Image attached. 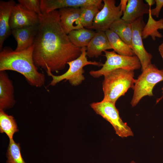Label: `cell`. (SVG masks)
<instances>
[{
  "mask_svg": "<svg viewBox=\"0 0 163 163\" xmlns=\"http://www.w3.org/2000/svg\"><path fill=\"white\" fill-rule=\"evenodd\" d=\"M38 15L33 60L36 66L43 69L49 76L64 69L68 62L79 57L81 48L72 43L64 30L58 10Z\"/></svg>",
  "mask_w": 163,
  "mask_h": 163,
  "instance_id": "cell-1",
  "label": "cell"
},
{
  "mask_svg": "<svg viewBox=\"0 0 163 163\" xmlns=\"http://www.w3.org/2000/svg\"><path fill=\"white\" fill-rule=\"evenodd\" d=\"M33 44L21 51L5 46L0 52V71L11 70L22 75L31 85L41 87L45 84L44 74L39 72L33 60Z\"/></svg>",
  "mask_w": 163,
  "mask_h": 163,
  "instance_id": "cell-2",
  "label": "cell"
},
{
  "mask_svg": "<svg viewBox=\"0 0 163 163\" xmlns=\"http://www.w3.org/2000/svg\"><path fill=\"white\" fill-rule=\"evenodd\" d=\"M134 71L118 69L104 75L102 82L103 100L115 104L118 98L124 95L129 89H133L136 81Z\"/></svg>",
  "mask_w": 163,
  "mask_h": 163,
  "instance_id": "cell-3",
  "label": "cell"
},
{
  "mask_svg": "<svg viewBox=\"0 0 163 163\" xmlns=\"http://www.w3.org/2000/svg\"><path fill=\"white\" fill-rule=\"evenodd\" d=\"M163 81V69H159L155 65L150 64L136 79L133 94L130 104L135 107L143 97L153 95L155 85Z\"/></svg>",
  "mask_w": 163,
  "mask_h": 163,
  "instance_id": "cell-4",
  "label": "cell"
},
{
  "mask_svg": "<svg viewBox=\"0 0 163 163\" xmlns=\"http://www.w3.org/2000/svg\"><path fill=\"white\" fill-rule=\"evenodd\" d=\"M81 53L77 58L68 62L69 68L65 73L59 75H55L51 73L49 76L52 78L49 85L54 86L59 82L65 80L68 81L72 85L76 86L81 83L85 79L83 75L85 71L83 67L88 65L101 66L103 64L96 61H89L86 53V47L81 48Z\"/></svg>",
  "mask_w": 163,
  "mask_h": 163,
  "instance_id": "cell-5",
  "label": "cell"
},
{
  "mask_svg": "<svg viewBox=\"0 0 163 163\" xmlns=\"http://www.w3.org/2000/svg\"><path fill=\"white\" fill-rule=\"evenodd\" d=\"M106 60L102 68L97 70L90 71V74L94 78H98L112 71L118 69L133 70L141 67L140 61L136 55L130 56L121 55L114 51H104Z\"/></svg>",
  "mask_w": 163,
  "mask_h": 163,
  "instance_id": "cell-6",
  "label": "cell"
},
{
  "mask_svg": "<svg viewBox=\"0 0 163 163\" xmlns=\"http://www.w3.org/2000/svg\"><path fill=\"white\" fill-rule=\"evenodd\" d=\"M90 106L97 114L112 125L118 136L124 138L133 136L130 128L120 117L115 104L103 100L100 102L92 103Z\"/></svg>",
  "mask_w": 163,
  "mask_h": 163,
  "instance_id": "cell-7",
  "label": "cell"
},
{
  "mask_svg": "<svg viewBox=\"0 0 163 163\" xmlns=\"http://www.w3.org/2000/svg\"><path fill=\"white\" fill-rule=\"evenodd\" d=\"M103 8L97 13L93 20L92 26L88 29L97 31L105 32L109 29L111 25L120 19L123 15L120 4L116 5L115 0H103Z\"/></svg>",
  "mask_w": 163,
  "mask_h": 163,
  "instance_id": "cell-8",
  "label": "cell"
},
{
  "mask_svg": "<svg viewBox=\"0 0 163 163\" xmlns=\"http://www.w3.org/2000/svg\"><path fill=\"white\" fill-rule=\"evenodd\" d=\"M143 17L140 18L131 24L132 37L131 47L135 55L139 59L142 72L151 64L152 55L148 52L144 46L142 32L145 25Z\"/></svg>",
  "mask_w": 163,
  "mask_h": 163,
  "instance_id": "cell-9",
  "label": "cell"
},
{
  "mask_svg": "<svg viewBox=\"0 0 163 163\" xmlns=\"http://www.w3.org/2000/svg\"><path fill=\"white\" fill-rule=\"evenodd\" d=\"M39 23L38 15L20 4L14 7L10 20V26L13 30L29 26H37Z\"/></svg>",
  "mask_w": 163,
  "mask_h": 163,
  "instance_id": "cell-10",
  "label": "cell"
},
{
  "mask_svg": "<svg viewBox=\"0 0 163 163\" xmlns=\"http://www.w3.org/2000/svg\"><path fill=\"white\" fill-rule=\"evenodd\" d=\"M42 13H47L61 8H80L82 6L95 5L103 7L101 0H40Z\"/></svg>",
  "mask_w": 163,
  "mask_h": 163,
  "instance_id": "cell-11",
  "label": "cell"
},
{
  "mask_svg": "<svg viewBox=\"0 0 163 163\" xmlns=\"http://www.w3.org/2000/svg\"><path fill=\"white\" fill-rule=\"evenodd\" d=\"M58 11L60 24L66 34L84 27L80 20V8H64Z\"/></svg>",
  "mask_w": 163,
  "mask_h": 163,
  "instance_id": "cell-12",
  "label": "cell"
},
{
  "mask_svg": "<svg viewBox=\"0 0 163 163\" xmlns=\"http://www.w3.org/2000/svg\"><path fill=\"white\" fill-rule=\"evenodd\" d=\"M15 102L12 82L6 71H0V110L11 108Z\"/></svg>",
  "mask_w": 163,
  "mask_h": 163,
  "instance_id": "cell-13",
  "label": "cell"
},
{
  "mask_svg": "<svg viewBox=\"0 0 163 163\" xmlns=\"http://www.w3.org/2000/svg\"><path fill=\"white\" fill-rule=\"evenodd\" d=\"M16 5L13 0L0 1V51L5 40L11 34L10 20L12 9Z\"/></svg>",
  "mask_w": 163,
  "mask_h": 163,
  "instance_id": "cell-14",
  "label": "cell"
},
{
  "mask_svg": "<svg viewBox=\"0 0 163 163\" xmlns=\"http://www.w3.org/2000/svg\"><path fill=\"white\" fill-rule=\"evenodd\" d=\"M37 30L38 26H27L12 30L11 34L17 42L15 50H24L34 44Z\"/></svg>",
  "mask_w": 163,
  "mask_h": 163,
  "instance_id": "cell-15",
  "label": "cell"
},
{
  "mask_svg": "<svg viewBox=\"0 0 163 163\" xmlns=\"http://www.w3.org/2000/svg\"><path fill=\"white\" fill-rule=\"evenodd\" d=\"M111 49L105 32L97 31L86 47L87 56L90 58H97L103 52Z\"/></svg>",
  "mask_w": 163,
  "mask_h": 163,
  "instance_id": "cell-16",
  "label": "cell"
},
{
  "mask_svg": "<svg viewBox=\"0 0 163 163\" xmlns=\"http://www.w3.org/2000/svg\"><path fill=\"white\" fill-rule=\"evenodd\" d=\"M150 8L142 0H128L126 9L121 18L132 24L144 14H149Z\"/></svg>",
  "mask_w": 163,
  "mask_h": 163,
  "instance_id": "cell-17",
  "label": "cell"
},
{
  "mask_svg": "<svg viewBox=\"0 0 163 163\" xmlns=\"http://www.w3.org/2000/svg\"><path fill=\"white\" fill-rule=\"evenodd\" d=\"M96 32L84 27L74 30L68 35L72 43L76 47H86Z\"/></svg>",
  "mask_w": 163,
  "mask_h": 163,
  "instance_id": "cell-18",
  "label": "cell"
},
{
  "mask_svg": "<svg viewBox=\"0 0 163 163\" xmlns=\"http://www.w3.org/2000/svg\"><path fill=\"white\" fill-rule=\"evenodd\" d=\"M105 32L112 49L116 53L124 56L135 55L131 47L122 40L116 33L110 29Z\"/></svg>",
  "mask_w": 163,
  "mask_h": 163,
  "instance_id": "cell-19",
  "label": "cell"
},
{
  "mask_svg": "<svg viewBox=\"0 0 163 163\" xmlns=\"http://www.w3.org/2000/svg\"><path fill=\"white\" fill-rule=\"evenodd\" d=\"M150 8L149 13L148 19L147 23L145 24L142 30V36L143 39H146L150 36L153 40L156 37L161 38L162 35L158 31L159 29H163V18L156 21L154 19L150 12Z\"/></svg>",
  "mask_w": 163,
  "mask_h": 163,
  "instance_id": "cell-20",
  "label": "cell"
},
{
  "mask_svg": "<svg viewBox=\"0 0 163 163\" xmlns=\"http://www.w3.org/2000/svg\"><path fill=\"white\" fill-rule=\"evenodd\" d=\"M109 29L116 33L122 40L131 47L132 37L131 24L120 18L115 21L111 25Z\"/></svg>",
  "mask_w": 163,
  "mask_h": 163,
  "instance_id": "cell-21",
  "label": "cell"
},
{
  "mask_svg": "<svg viewBox=\"0 0 163 163\" xmlns=\"http://www.w3.org/2000/svg\"><path fill=\"white\" fill-rule=\"evenodd\" d=\"M16 123L14 117L9 115L4 110H0V131L5 133L10 139H12L14 134L18 132Z\"/></svg>",
  "mask_w": 163,
  "mask_h": 163,
  "instance_id": "cell-22",
  "label": "cell"
},
{
  "mask_svg": "<svg viewBox=\"0 0 163 163\" xmlns=\"http://www.w3.org/2000/svg\"><path fill=\"white\" fill-rule=\"evenodd\" d=\"M103 7L97 5H91L80 7V20L84 27L88 29L92 26L94 18L100 11V9Z\"/></svg>",
  "mask_w": 163,
  "mask_h": 163,
  "instance_id": "cell-23",
  "label": "cell"
},
{
  "mask_svg": "<svg viewBox=\"0 0 163 163\" xmlns=\"http://www.w3.org/2000/svg\"><path fill=\"white\" fill-rule=\"evenodd\" d=\"M7 156V163H26L21 155L20 144L16 143L13 139H10Z\"/></svg>",
  "mask_w": 163,
  "mask_h": 163,
  "instance_id": "cell-24",
  "label": "cell"
},
{
  "mask_svg": "<svg viewBox=\"0 0 163 163\" xmlns=\"http://www.w3.org/2000/svg\"><path fill=\"white\" fill-rule=\"evenodd\" d=\"M18 2L25 8L35 12L38 15L42 14L40 9V0H18Z\"/></svg>",
  "mask_w": 163,
  "mask_h": 163,
  "instance_id": "cell-25",
  "label": "cell"
},
{
  "mask_svg": "<svg viewBox=\"0 0 163 163\" xmlns=\"http://www.w3.org/2000/svg\"><path fill=\"white\" fill-rule=\"evenodd\" d=\"M156 6L155 8L150 9V12L152 15L157 18L159 16L161 9L163 6V0H155Z\"/></svg>",
  "mask_w": 163,
  "mask_h": 163,
  "instance_id": "cell-26",
  "label": "cell"
},
{
  "mask_svg": "<svg viewBox=\"0 0 163 163\" xmlns=\"http://www.w3.org/2000/svg\"><path fill=\"white\" fill-rule=\"evenodd\" d=\"M128 2V0H121L120 5V6L121 9L123 13L125 12Z\"/></svg>",
  "mask_w": 163,
  "mask_h": 163,
  "instance_id": "cell-27",
  "label": "cell"
},
{
  "mask_svg": "<svg viewBox=\"0 0 163 163\" xmlns=\"http://www.w3.org/2000/svg\"><path fill=\"white\" fill-rule=\"evenodd\" d=\"M158 50L163 60V42L160 44L158 47Z\"/></svg>",
  "mask_w": 163,
  "mask_h": 163,
  "instance_id": "cell-28",
  "label": "cell"
},
{
  "mask_svg": "<svg viewBox=\"0 0 163 163\" xmlns=\"http://www.w3.org/2000/svg\"><path fill=\"white\" fill-rule=\"evenodd\" d=\"M146 3L150 7L155 3V0H146Z\"/></svg>",
  "mask_w": 163,
  "mask_h": 163,
  "instance_id": "cell-29",
  "label": "cell"
},
{
  "mask_svg": "<svg viewBox=\"0 0 163 163\" xmlns=\"http://www.w3.org/2000/svg\"><path fill=\"white\" fill-rule=\"evenodd\" d=\"M162 96L160 98L158 99L156 101V103H158L163 98V87L162 88Z\"/></svg>",
  "mask_w": 163,
  "mask_h": 163,
  "instance_id": "cell-30",
  "label": "cell"
},
{
  "mask_svg": "<svg viewBox=\"0 0 163 163\" xmlns=\"http://www.w3.org/2000/svg\"><path fill=\"white\" fill-rule=\"evenodd\" d=\"M130 163H135V162L134 161H132Z\"/></svg>",
  "mask_w": 163,
  "mask_h": 163,
  "instance_id": "cell-31",
  "label": "cell"
}]
</instances>
